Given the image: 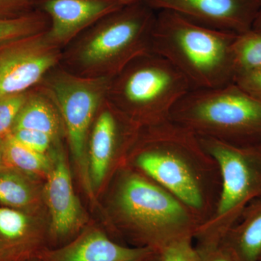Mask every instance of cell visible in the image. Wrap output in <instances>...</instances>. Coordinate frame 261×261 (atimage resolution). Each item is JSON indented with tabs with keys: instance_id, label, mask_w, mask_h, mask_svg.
<instances>
[{
	"instance_id": "1",
	"label": "cell",
	"mask_w": 261,
	"mask_h": 261,
	"mask_svg": "<svg viewBox=\"0 0 261 261\" xmlns=\"http://www.w3.org/2000/svg\"><path fill=\"white\" fill-rule=\"evenodd\" d=\"M156 12L151 51L176 67L192 89L234 82L233 47L238 34L206 27L174 12Z\"/></svg>"
},
{
	"instance_id": "2",
	"label": "cell",
	"mask_w": 261,
	"mask_h": 261,
	"mask_svg": "<svg viewBox=\"0 0 261 261\" xmlns=\"http://www.w3.org/2000/svg\"><path fill=\"white\" fill-rule=\"evenodd\" d=\"M155 10L146 3L124 6L80 39L68 51L70 73L113 79L137 57L151 51ZM70 72V71H69Z\"/></svg>"
},
{
	"instance_id": "3",
	"label": "cell",
	"mask_w": 261,
	"mask_h": 261,
	"mask_svg": "<svg viewBox=\"0 0 261 261\" xmlns=\"http://www.w3.org/2000/svg\"><path fill=\"white\" fill-rule=\"evenodd\" d=\"M170 121L196 135L237 145L261 143V101L234 82L191 89L173 108Z\"/></svg>"
},
{
	"instance_id": "4",
	"label": "cell",
	"mask_w": 261,
	"mask_h": 261,
	"mask_svg": "<svg viewBox=\"0 0 261 261\" xmlns=\"http://www.w3.org/2000/svg\"><path fill=\"white\" fill-rule=\"evenodd\" d=\"M191 89L176 67L149 51L111 79L106 99L121 114L151 126L170 121L173 108Z\"/></svg>"
},
{
	"instance_id": "5",
	"label": "cell",
	"mask_w": 261,
	"mask_h": 261,
	"mask_svg": "<svg viewBox=\"0 0 261 261\" xmlns=\"http://www.w3.org/2000/svg\"><path fill=\"white\" fill-rule=\"evenodd\" d=\"M197 136L201 147L217 163L222 188L212 222L197 230L200 246L222 242L251 201L261 196V143L237 145Z\"/></svg>"
},
{
	"instance_id": "6",
	"label": "cell",
	"mask_w": 261,
	"mask_h": 261,
	"mask_svg": "<svg viewBox=\"0 0 261 261\" xmlns=\"http://www.w3.org/2000/svg\"><path fill=\"white\" fill-rule=\"evenodd\" d=\"M147 139L136 160L137 166L189 208L202 209V188L189 163L204 152L197 136L168 121L149 126Z\"/></svg>"
},
{
	"instance_id": "7",
	"label": "cell",
	"mask_w": 261,
	"mask_h": 261,
	"mask_svg": "<svg viewBox=\"0 0 261 261\" xmlns=\"http://www.w3.org/2000/svg\"><path fill=\"white\" fill-rule=\"evenodd\" d=\"M118 202L121 212L156 252L174 240L192 236L186 205L159 185L130 175L122 183Z\"/></svg>"
},
{
	"instance_id": "8",
	"label": "cell",
	"mask_w": 261,
	"mask_h": 261,
	"mask_svg": "<svg viewBox=\"0 0 261 261\" xmlns=\"http://www.w3.org/2000/svg\"><path fill=\"white\" fill-rule=\"evenodd\" d=\"M111 79L82 76L60 70L48 78L45 89L62 117L72 154L87 185H90L87 141L97 110L104 104Z\"/></svg>"
},
{
	"instance_id": "9",
	"label": "cell",
	"mask_w": 261,
	"mask_h": 261,
	"mask_svg": "<svg viewBox=\"0 0 261 261\" xmlns=\"http://www.w3.org/2000/svg\"><path fill=\"white\" fill-rule=\"evenodd\" d=\"M62 58L47 30L0 42V97L31 90Z\"/></svg>"
},
{
	"instance_id": "10",
	"label": "cell",
	"mask_w": 261,
	"mask_h": 261,
	"mask_svg": "<svg viewBox=\"0 0 261 261\" xmlns=\"http://www.w3.org/2000/svg\"><path fill=\"white\" fill-rule=\"evenodd\" d=\"M155 10H168L219 30L244 34L251 30L261 0H147Z\"/></svg>"
},
{
	"instance_id": "11",
	"label": "cell",
	"mask_w": 261,
	"mask_h": 261,
	"mask_svg": "<svg viewBox=\"0 0 261 261\" xmlns=\"http://www.w3.org/2000/svg\"><path fill=\"white\" fill-rule=\"evenodd\" d=\"M123 7L115 0H47L44 10L51 20L48 37L61 48L98 19Z\"/></svg>"
},
{
	"instance_id": "12",
	"label": "cell",
	"mask_w": 261,
	"mask_h": 261,
	"mask_svg": "<svg viewBox=\"0 0 261 261\" xmlns=\"http://www.w3.org/2000/svg\"><path fill=\"white\" fill-rule=\"evenodd\" d=\"M47 174L45 194L51 215V234L61 240L80 227L82 211L73 190L69 168L61 151L55 152Z\"/></svg>"
},
{
	"instance_id": "13",
	"label": "cell",
	"mask_w": 261,
	"mask_h": 261,
	"mask_svg": "<svg viewBox=\"0 0 261 261\" xmlns=\"http://www.w3.org/2000/svg\"><path fill=\"white\" fill-rule=\"evenodd\" d=\"M149 247H129L112 241L100 231L85 233L73 243L44 255V261H147Z\"/></svg>"
},
{
	"instance_id": "14",
	"label": "cell",
	"mask_w": 261,
	"mask_h": 261,
	"mask_svg": "<svg viewBox=\"0 0 261 261\" xmlns=\"http://www.w3.org/2000/svg\"><path fill=\"white\" fill-rule=\"evenodd\" d=\"M94 124L88 153L89 173L92 186L98 187L106 177L118 145L120 113L108 102Z\"/></svg>"
},
{
	"instance_id": "15",
	"label": "cell",
	"mask_w": 261,
	"mask_h": 261,
	"mask_svg": "<svg viewBox=\"0 0 261 261\" xmlns=\"http://www.w3.org/2000/svg\"><path fill=\"white\" fill-rule=\"evenodd\" d=\"M222 241L240 260H258L261 252V196L245 207Z\"/></svg>"
},
{
	"instance_id": "16",
	"label": "cell",
	"mask_w": 261,
	"mask_h": 261,
	"mask_svg": "<svg viewBox=\"0 0 261 261\" xmlns=\"http://www.w3.org/2000/svg\"><path fill=\"white\" fill-rule=\"evenodd\" d=\"M59 115L56 104L45 91L40 93L31 89L29 97L15 120L13 130H38L47 134L54 140L58 137L61 128Z\"/></svg>"
},
{
	"instance_id": "17",
	"label": "cell",
	"mask_w": 261,
	"mask_h": 261,
	"mask_svg": "<svg viewBox=\"0 0 261 261\" xmlns=\"http://www.w3.org/2000/svg\"><path fill=\"white\" fill-rule=\"evenodd\" d=\"M32 246L30 219L23 211L0 207V251L23 261Z\"/></svg>"
},
{
	"instance_id": "18",
	"label": "cell",
	"mask_w": 261,
	"mask_h": 261,
	"mask_svg": "<svg viewBox=\"0 0 261 261\" xmlns=\"http://www.w3.org/2000/svg\"><path fill=\"white\" fill-rule=\"evenodd\" d=\"M4 155L5 167L23 174L39 175L50 171L51 161L45 154L25 147L11 135L4 139Z\"/></svg>"
},
{
	"instance_id": "19",
	"label": "cell",
	"mask_w": 261,
	"mask_h": 261,
	"mask_svg": "<svg viewBox=\"0 0 261 261\" xmlns=\"http://www.w3.org/2000/svg\"><path fill=\"white\" fill-rule=\"evenodd\" d=\"M34 198V189L25 174L7 167L0 171V205L21 211Z\"/></svg>"
},
{
	"instance_id": "20",
	"label": "cell",
	"mask_w": 261,
	"mask_h": 261,
	"mask_svg": "<svg viewBox=\"0 0 261 261\" xmlns=\"http://www.w3.org/2000/svg\"><path fill=\"white\" fill-rule=\"evenodd\" d=\"M233 48L237 74L261 67V33L250 30L238 34Z\"/></svg>"
},
{
	"instance_id": "21",
	"label": "cell",
	"mask_w": 261,
	"mask_h": 261,
	"mask_svg": "<svg viewBox=\"0 0 261 261\" xmlns=\"http://www.w3.org/2000/svg\"><path fill=\"white\" fill-rule=\"evenodd\" d=\"M46 31L37 15L27 14L13 18H0V42Z\"/></svg>"
},
{
	"instance_id": "22",
	"label": "cell",
	"mask_w": 261,
	"mask_h": 261,
	"mask_svg": "<svg viewBox=\"0 0 261 261\" xmlns=\"http://www.w3.org/2000/svg\"><path fill=\"white\" fill-rule=\"evenodd\" d=\"M29 91L0 97V138L5 139L11 134L15 120L29 97Z\"/></svg>"
},
{
	"instance_id": "23",
	"label": "cell",
	"mask_w": 261,
	"mask_h": 261,
	"mask_svg": "<svg viewBox=\"0 0 261 261\" xmlns=\"http://www.w3.org/2000/svg\"><path fill=\"white\" fill-rule=\"evenodd\" d=\"M159 254L160 261H200V252L192 245V236L168 243Z\"/></svg>"
},
{
	"instance_id": "24",
	"label": "cell",
	"mask_w": 261,
	"mask_h": 261,
	"mask_svg": "<svg viewBox=\"0 0 261 261\" xmlns=\"http://www.w3.org/2000/svg\"><path fill=\"white\" fill-rule=\"evenodd\" d=\"M10 135L25 147L43 154H45L50 147L53 140L47 134L34 130L17 129L13 130Z\"/></svg>"
},
{
	"instance_id": "25",
	"label": "cell",
	"mask_w": 261,
	"mask_h": 261,
	"mask_svg": "<svg viewBox=\"0 0 261 261\" xmlns=\"http://www.w3.org/2000/svg\"><path fill=\"white\" fill-rule=\"evenodd\" d=\"M234 83L252 97L261 101V67L238 73Z\"/></svg>"
},
{
	"instance_id": "26",
	"label": "cell",
	"mask_w": 261,
	"mask_h": 261,
	"mask_svg": "<svg viewBox=\"0 0 261 261\" xmlns=\"http://www.w3.org/2000/svg\"><path fill=\"white\" fill-rule=\"evenodd\" d=\"M200 255V261H241L231 249L221 242L211 246L197 248Z\"/></svg>"
},
{
	"instance_id": "27",
	"label": "cell",
	"mask_w": 261,
	"mask_h": 261,
	"mask_svg": "<svg viewBox=\"0 0 261 261\" xmlns=\"http://www.w3.org/2000/svg\"><path fill=\"white\" fill-rule=\"evenodd\" d=\"M31 0H0V18H13L27 15L23 10Z\"/></svg>"
},
{
	"instance_id": "28",
	"label": "cell",
	"mask_w": 261,
	"mask_h": 261,
	"mask_svg": "<svg viewBox=\"0 0 261 261\" xmlns=\"http://www.w3.org/2000/svg\"><path fill=\"white\" fill-rule=\"evenodd\" d=\"M251 30L255 32L261 33V7L252 24Z\"/></svg>"
},
{
	"instance_id": "29",
	"label": "cell",
	"mask_w": 261,
	"mask_h": 261,
	"mask_svg": "<svg viewBox=\"0 0 261 261\" xmlns=\"http://www.w3.org/2000/svg\"><path fill=\"white\" fill-rule=\"evenodd\" d=\"M5 168L4 155V139L0 138V171Z\"/></svg>"
},
{
	"instance_id": "30",
	"label": "cell",
	"mask_w": 261,
	"mask_h": 261,
	"mask_svg": "<svg viewBox=\"0 0 261 261\" xmlns=\"http://www.w3.org/2000/svg\"><path fill=\"white\" fill-rule=\"evenodd\" d=\"M123 6H128V5L138 4L142 1L147 2V0H115Z\"/></svg>"
},
{
	"instance_id": "31",
	"label": "cell",
	"mask_w": 261,
	"mask_h": 261,
	"mask_svg": "<svg viewBox=\"0 0 261 261\" xmlns=\"http://www.w3.org/2000/svg\"><path fill=\"white\" fill-rule=\"evenodd\" d=\"M0 261H13V260H11V259L10 258V257H8L5 254L3 253V252L0 251Z\"/></svg>"
},
{
	"instance_id": "32",
	"label": "cell",
	"mask_w": 261,
	"mask_h": 261,
	"mask_svg": "<svg viewBox=\"0 0 261 261\" xmlns=\"http://www.w3.org/2000/svg\"><path fill=\"white\" fill-rule=\"evenodd\" d=\"M257 261H261V252H260V256H259L258 260H257Z\"/></svg>"
},
{
	"instance_id": "33",
	"label": "cell",
	"mask_w": 261,
	"mask_h": 261,
	"mask_svg": "<svg viewBox=\"0 0 261 261\" xmlns=\"http://www.w3.org/2000/svg\"><path fill=\"white\" fill-rule=\"evenodd\" d=\"M159 261H160V260H159Z\"/></svg>"
}]
</instances>
